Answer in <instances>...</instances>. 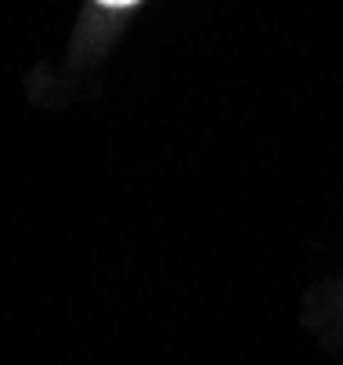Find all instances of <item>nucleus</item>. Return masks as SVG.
Returning <instances> with one entry per match:
<instances>
[{"instance_id":"1","label":"nucleus","mask_w":343,"mask_h":365,"mask_svg":"<svg viewBox=\"0 0 343 365\" xmlns=\"http://www.w3.org/2000/svg\"><path fill=\"white\" fill-rule=\"evenodd\" d=\"M97 4H105V8H127V4H134V0H97Z\"/></svg>"}]
</instances>
